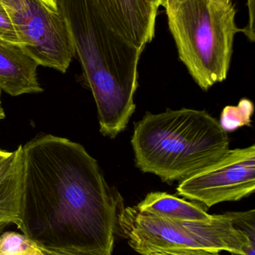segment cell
<instances>
[{
  "label": "cell",
  "mask_w": 255,
  "mask_h": 255,
  "mask_svg": "<svg viewBox=\"0 0 255 255\" xmlns=\"http://www.w3.org/2000/svg\"><path fill=\"white\" fill-rule=\"evenodd\" d=\"M136 166L163 182L181 181L221 158L229 135L205 111L182 109L147 113L131 139Z\"/></svg>",
  "instance_id": "cell-3"
},
{
  "label": "cell",
  "mask_w": 255,
  "mask_h": 255,
  "mask_svg": "<svg viewBox=\"0 0 255 255\" xmlns=\"http://www.w3.org/2000/svg\"><path fill=\"white\" fill-rule=\"evenodd\" d=\"M255 190V145L228 151L217 161L180 181L177 193L209 208L237 202Z\"/></svg>",
  "instance_id": "cell-7"
},
{
  "label": "cell",
  "mask_w": 255,
  "mask_h": 255,
  "mask_svg": "<svg viewBox=\"0 0 255 255\" xmlns=\"http://www.w3.org/2000/svg\"><path fill=\"white\" fill-rule=\"evenodd\" d=\"M22 145L11 151L0 167V221L19 227L22 195Z\"/></svg>",
  "instance_id": "cell-10"
},
{
  "label": "cell",
  "mask_w": 255,
  "mask_h": 255,
  "mask_svg": "<svg viewBox=\"0 0 255 255\" xmlns=\"http://www.w3.org/2000/svg\"><path fill=\"white\" fill-rule=\"evenodd\" d=\"M118 228L141 255L157 249H202L245 255L247 238L234 224L232 212L213 215L205 222L169 220L124 208Z\"/></svg>",
  "instance_id": "cell-5"
},
{
  "label": "cell",
  "mask_w": 255,
  "mask_h": 255,
  "mask_svg": "<svg viewBox=\"0 0 255 255\" xmlns=\"http://www.w3.org/2000/svg\"><path fill=\"white\" fill-rule=\"evenodd\" d=\"M35 246L41 255H112V251L88 250L76 248H45V247Z\"/></svg>",
  "instance_id": "cell-15"
},
{
  "label": "cell",
  "mask_w": 255,
  "mask_h": 255,
  "mask_svg": "<svg viewBox=\"0 0 255 255\" xmlns=\"http://www.w3.org/2000/svg\"><path fill=\"white\" fill-rule=\"evenodd\" d=\"M18 229L45 248L113 250L124 201L81 144L51 134L22 145Z\"/></svg>",
  "instance_id": "cell-1"
},
{
  "label": "cell",
  "mask_w": 255,
  "mask_h": 255,
  "mask_svg": "<svg viewBox=\"0 0 255 255\" xmlns=\"http://www.w3.org/2000/svg\"><path fill=\"white\" fill-rule=\"evenodd\" d=\"M10 154H11V151H4L0 148V167L2 166L3 163L7 160Z\"/></svg>",
  "instance_id": "cell-18"
},
{
  "label": "cell",
  "mask_w": 255,
  "mask_h": 255,
  "mask_svg": "<svg viewBox=\"0 0 255 255\" xmlns=\"http://www.w3.org/2000/svg\"><path fill=\"white\" fill-rule=\"evenodd\" d=\"M33 247L34 244L22 234L7 232L0 235V255H22Z\"/></svg>",
  "instance_id": "cell-13"
},
{
  "label": "cell",
  "mask_w": 255,
  "mask_h": 255,
  "mask_svg": "<svg viewBox=\"0 0 255 255\" xmlns=\"http://www.w3.org/2000/svg\"><path fill=\"white\" fill-rule=\"evenodd\" d=\"M153 1L160 7V6H163L166 0H153Z\"/></svg>",
  "instance_id": "cell-21"
},
{
  "label": "cell",
  "mask_w": 255,
  "mask_h": 255,
  "mask_svg": "<svg viewBox=\"0 0 255 255\" xmlns=\"http://www.w3.org/2000/svg\"><path fill=\"white\" fill-rule=\"evenodd\" d=\"M225 1H227V2H231V1H232V0H225Z\"/></svg>",
  "instance_id": "cell-23"
},
{
  "label": "cell",
  "mask_w": 255,
  "mask_h": 255,
  "mask_svg": "<svg viewBox=\"0 0 255 255\" xmlns=\"http://www.w3.org/2000/svg\"><path fill=\"white\" fill-rule=\"evenodd\" d=\"M142 255H220V253L202 249L169 248L157 249Z\"/></svg>",
  "instance_id": "cell-16"
},
{
  "label": "cell",
  "mask_w": 255,
  "mask_h": 255,
  "mask_svg": "<svg viewBox=\"0 0 255 255\" xmlns=\"http://www.w3.org/2000/svg\"><path fill=\"white\" fill-rule=\"evenodd\" d=\"M108 26L144 50L155 36L159 6L153 0H91Z\"/></svg>",
  "instance_id": "cell-8"
},
{
  "label": "cell",
  "mask_w": 255,
  "mask_h": 255,
  "mask_svg": "<svg viewBox=\"0 0 255 255\" xmlns=\"http://www.w3.org/2000/svg\"><path fill=\"white\" fill-rule=\"evenodd\" d=\"M3 108L1 106V91H0V112H3Z\"/></svg>",
  "instance_id": "cell-22"
},
{
  "label": "cell",
  "mask_w": 255,
  "mask_h": 255,
  "mask_svg": "<svg viewBox=\"0 0 255 255\" xmlns=\"http://www.w3.org/2000/svg\"><path fill=\"white\" fill-rule=\"evenodd\" d=\"M10 225L7 222L0 221V235L4 232V229Z\"/></svg>",
  "instance_id": "cell-20"
},
{
  "label": "cell",
  "mask_w": 255,
  "mask_h": 255,
  "mask_svg": "<svg viewBox=\"0 0 255 255\" xmlns=\"http://www.w3.org/2000/svg\"><path fill=\"white\" fill-rule=\"evenodd\" d=\"M43 1L48 7H51L55 10H58V0H40Z\"/></svg>",
  "instance_id": "cell-19"
},
{
  "label": "cell",
  "mask_w": 255,
  "mask_h": 255,
  "mask_svg": "<svg viewBox=\"0 0 255 255\" xmlns=\"http://www.w3.org/2000/svg\"><path fill=\"white\" fill-rule=\"evenodd\" d=\"M58 8L97 106L100 133L116 137L136 110L143 50L112 31L91 0H58Z\"/></svg>",
  "instance_id": "cell-2"
},
{
  "label": "cell",
  "mask_w": 255,
  "mask_h": 255,
  "mask_svg": "<svg viewBox=\"0 0 255 255\" xmlns=\"http://www.w3.org/2000/svg\"><path fill=\"white\" fill-rule=\"evenodd\" d=\"M254 112V106L250 100L244 99L238 106H228L222 114L220 125L225 130L235 129L251 125V118Z\"/></svg>",
  "instance_id": "cell-12"
},
{
  "label": "cell",
  "mask_w": 255,
  "mask_h": 255,
  "mask_svg": "<svg viewBox=\"0 0 255 255\" xmlns=\"http://www.w3.org/2000/svg\"><path fill=\"white\" fill-rule=\"evenodd\" d=\"M168 25L184 63L204 91L227 79L235 35L233 2L225 0H166Z\"/></svg>",
  "instance_id": "cell-4"
},
{
  "label": "cell",
  "mask_w": 255,
  "mask_h": 255,
  "mask_svg": "<svg viewBox=\"0 0 255 255\" xmlns=\"http://www.w3.org/2000/svg\"><path fill=\"white\" fill-rule=\"evenodd\" d=\"M11 19L19 46L39 66L67 71L74 48L62 15L40 0H0Z\"/></svg>",
  "instance_id": "cell-6"
},
{
  "label": "cell",
  "mask_w": 255,
  "mask_h": 255,
  "mask_svg": "<svg viewBox=\"0 0 255 255\" xmlns=\"http://www.w3.org/2000/svg\"><path fill=\"white\" fill-rule=\"evenodd\" d=\"M135 207L140 212L169 220L205 222L213 217L199 204L163 192L150 193Z\"/></svg>",
  "instance_id": "cell-11"
},
{
  "label": "cell",
  "mask_w": 255,
  "mask_h": 255,
  "mask_svg": "<svg viewBox=\"0 0 255 255\" xmlns=\"http://www.w3.org/2000/svg\"><path fill=\"white\" fill-rule=\"evenodd\" d=\"M38 66L20 46L0 39V91L12 97L41 93Z\"/></svg>",
  "instance_id": "cell-9"
},
{
  "label": "cell",
  "mask_w": 255,
  "mask_h": 255,
  "mask_svg": "<svg viewBox=\"0 0 255 255\" xmlns=\"http://www.w3.org/2000/svg\"><path fill=\"white\" fill-rule=\"evenodd\" d=\"M249 10H250V23L248 26L245 28V33L249 36H253L255 34L254 31V10L255 0H248Z\"/></svg>",
  "instance_id": "cell-17"
},
{
  "label": "cell",
  "mask_w": 255,
  "mask_h": 255,
  "mask_svg": "<svg viewBox=\"0 0 255 255\" xmlns=\"http://www.w3.org/2000/svg\"><path fill=\"white\" fill-rule=\"evenodd\" d=\"M0 39L19 45V41L5 7L0 2Z\"/></svg>",
  "instance_id": "cell-14"
}]
</instances>
